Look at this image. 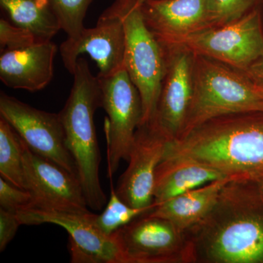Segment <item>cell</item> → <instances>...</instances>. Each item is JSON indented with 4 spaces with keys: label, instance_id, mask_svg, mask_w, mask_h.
<instances>
[{
    "label": "cell",
    "instance_id": "6",
    "mask_svg": "<svg viewBox=\"0 0 263 263\" xmlns=\"http://www.w3.org/2000/svg\"><path fill=\"white\" fill-rule=\"evenodd\" d=\"M98 79L102 108L108 115L105 133L108 176L112 181L121 162L129 160L137 129L141 124L143 105L139 91L126 67L113 76Z\"/></svg>",
    "mask_w": 263,
    "mask_h": 263
},
{
    "label": "cell",
    "instance_id": "12",
    "mask_svg": "<svg viewBox=\"0 0 263 263\" xmlns=\"http://www.w3.org/2000/svg\"><path fill=\"white\" fill-rule=\"evenodd\" d=\"M162 46L165 72L155 119L151 123L173 141L182 135L193 98L195 53L183 44Z\"/></svg>",
    "mask_w": 263,
    "mask_h": 263
},
{
    "label": "cell",
    "instance_id": "14",
    "mask_svg": "<svg viewBox=\"0 0 263 263\" xmlns=\"http://www.w3.org/2000/svg\"><path fill=\"white\" fill-rule=\"evenodd\" d=\"M66 70L73 75L78 59L88 54L97 63L100 79L109 77L125 67V37L122 21L104 10L96 27H85L76 38H67L60 48Z\"/></svg>",
    "mask_w": 263,
    "mask_h": 263
},
{
    "label": "cell",
    "instance_id": "7",
    "mask_svg": "<svg viewBox=\"0 0 263 263\" xmlns=\"http://www.w3.org/2000/svg\"><path fill=\"white\" fill-rule=\"evenodd\" d=\"M122 263H190L184 233L146 212L112 234Z\"/></svg>",
    "mask_w": 263,
    "mask_h": 263
},
{
    "label": "cell",
    "instance_id": "9",
    "mask_svg": "<svg viewBox=\"0 0 263 263\" xmlns=\"http://www.w3.org/2000/svg\"><path fill=\"white\" fill-rule=\"evenodd\" d=\"M0 117L14 128L32 152L79 179L75 161L67 146L60 114L39 110L1 91Z\"/></svg>",
    "mask_w": 263,
    "mask_h": 263
},
{
    "label": "cell",
    "instance_id": "26",
    "mask_svg": "<svg viewBox=\"0 0 263 263\" xmlns=\"http://www.w3.org/2000/svg\"><path fill=\"white\" fill-rule=\"evenodd\" d=\"M21 226L17 212L0 208V252H4Z\"/></svg>",
    "mask_w": 263,
    "mask_h": 263
},
{
    "label": "cell",
    "instance_id": "19",
    "mask_svg": "<svg viewBox=\"0 0 263 263\" xmlns=\"http://www.w3.org/2000/svg\"><path fill=\"white\" fill-rule=\"evenodd\" d=\"M10 22L29 31L37 43L51 41L61 30L50 0H0Z\"/></svg>",
    "mask_w": 263,
    "mask_h": 263
},
{
    "label": "cell",
    "instance_id": "4",
    "mask_svg": "<svg viewBox=\"0 0 263 263\" xmlns=\"http://www.w3.org/2000/svg\"><path fill=\"white\" fill-rule=\"evenodd\" d=\"M249 111H263L257 84L243 71L195 53L193 98L179 138L214 118Z\"/></svg>",
    "mask_w": 263,
    "mask_h": 263
},
{
    "label": "cell",
    "instance_id": "28",
    "mask_svg": "<svg viewBox=\"0 0 263 263\" xmlns=\"http://www.w3.org/2000/svg\"><path fill=\"white\" fill-rule=\"evenodd\" d=\"M256 183H257V190L260 195L261 198L263 200V177L259 179H255Z\"/></svg>",
    "mask_w": 263,
    "mask_h": 263
},
{
    "label": "cell",
    "instance_id": "10",
    "mask_svg": "<svg viewBox=\"0 0 263 263\" xmlns=\"http://www.w3.org/2000/svg\"><path fill=\"white\" fill-rule=\"evenodd\" d=\"M23 149L24 189L32 197L29 208L89 212L82 186L76 176L55 162L34 153L24 141Z\"/></svg>",
    "mask_w": 263,
    "mask_h": 263
},
{
    "label": "cell",
    "instance_id": "23",
    "mask_svg": "<svg viewBox=\"0 0 263 263\" xmlns=\"http://www.w3.org/2000/svg\"><path fill=\"white\" fill-rule=\"evenodd\" d=\"M212 3L215 15L214 27L231 23L263 6V0H212Z\"/></svg>",
    "mask_w": 263,
    "mask_h": 263
},
{
    "label": "cell",
    "instance_id": "13",
    "mask_svg": "<svg viewBox=\"0 0 263 263\" xmlns=\"http://www.w3.org/2000/svg\"><path fill=\"white\" fill-rule=\"evenodd\" d=\"M171 140L155 124H141L137 129L128 160V167L119 178L116 193L137 209H152L156 171Z\"/></svg>",
    "mask_w": 263,
    "mask_h": 263
},
{
    "label": "cell",
    "instance_id": "17",
    "mask_svg": "<svg viewBox=\"0 0 263 263\" xmlns=\"http://www.w3.org/2000/svg\"><path fill=\"white\" fill-rule=\"evenodd\" d=\"M226 177L217 170L190 157H164L156 171L154 203L158 205L189 190Z\"/></svg>",
    "mask_w": 263,
    "mask_h": 263
},
{
    "label": "cell",
    "instance_id": "8",
    "mask_svg": "<svg viewBox=\"0 0 263 263\" xmlns=\"http://www.w3.org/2000/svg\"><path fill=\"white\" fill-rule=\"evenodd\" d=\"M180 44L245 72L263 52V6L231 23L197 32Z\"/></svg>",
    "mask_w": 263,
    "mask_h": 263
},
{
    "label": "cell",
    "instance_id": "22",
    "mask_svg": "<svg viewBox=\"0 0 263 263\" xmlns=\"http://www.w3.org/2000/svg\"><path fill=\"white\" fill-rule=\"evenodd\" d=\"M93 0H50L62 30L76 38L85 29L84 21Z\"/></svg>",
    "mask_w": 263,
    "mask_h": 263
},
{
    "label": "cell",
    "instance_id": "25",
    "mask_svg": "<svg viewBox=\"0 0 263 263\" xmlns=\"http://www.w3.org/2000/svg\"><path fill=\"white\" fill-rule=\"evenodd\" d=\"M32 197L24 189L18 187L3 177H0V208L10 212H18L31 205Z\"/></svg>",
    "mask_w": 263,
    "mask_h": 263
},
{
    "label": "cell",
    "instance_id": "20",
    "mask_svg": "<svg viewBox=\"0 0 263 263\" xmlns=\"http://www.w3.org/2000/svg\"><path fill=\"white\" fill-rule=\"evenodd\" d=\"M23 152V140L9 123L0 117V175L22 189H24Z\"/></svg>",
    "mask_w": 263,
    "mask_h": 263
},
{
    "label": "cell",
    "instance_id": "24",
    "mask_svg": "<svg viewBox=\"0 0 263 263\" xmlns=\"http://www.w3.org/2000/svg\"><path fill=\"white\" fill-rule=\"evenodd\" d=\"M37 41L27 29L15 25L5 18L0 19V48L1 51H14L30 47Z\"/></svg>",
    "mask_w": 263,
    "mask_h": 263
},
{
    "label": "cell",
    "instance_id": "16",
    "mask_svg": "<svg viewBox=\"0 0 263 263\" xmlns=\"http://www.w3.org/2000/svg\"><path fill=\"white\" fill-rule=\"evenodd\" d=\"M57 51L56 44L48 41L22 49L1 51L0 80L13 89L34 92L45 89L53 79Z\"/></svg>",
    "mask_w": 263,
    "mask_h": 263
},
{
    "label": "cell",
    "instance_id": "21",
    "mask_svg": "<svg viewBox=\"0 0 263 263\" xmlns=\"http://www.w3.org/2000/svg\"><path fill=\"white\" fill-rule=\"evenodd\" d=\"M152 209H137L129 206L118 196L111 182V190L108 203L102 214H94L93 221L95 226L102 233L110 236L119 228Z\"/></svg>",
    "mask_w": 263,
    "mask_h": 263
},
{
    "label": "cell",
    "instance_id": "2",
    "mask_svg": "<svg viewBox=\"0 0 263 263\" xmlns=\"http://www.w3.org/2000/svg\"><path fill=\"white\" fill-rule=\"evenodd\" d=\"M200 161L233 179L255 180L263 173V111L211 119L171 141L164 157Z\"/></svg>",
    "mask_w": 263,
    "mask_h": 263
},
{
    "label": "cell",
    "instance_id": "29",
    "mask_svg": "<svg viewBox=\"0 0 263 263\" xmlns=\"http://www.w3.org/2000/svg\"><path fill=\"white\" fill-rule=\"evenodd\" d=\"M257 89H258L259 92L260 93L261 96L263 98V86H259L257 85Z\"/></svg>",
    "mask_w": 263,
    "mask_h": 263
},
{
    "label": "cell",
    "instance_id": "5",
    "mask_svg": "<svg viewBox=\"0 0 263 263\" xmlns=\"http://www.w3.org/2000/svg\"><path fill=\"white\" fill-rule=\"evenodd\" d=\"M143 1L114 0L105 9L122 22L125 37V67L141 95V124H149L155 119L166 66L164 48L143 18Z\"/></svg>",
    "mask_w": 263,
    "mask_h": 263
},
{
    "label": "cell",
    "instance_id": "30",
    "mask_svg": "<svg viewBox=\"0 0 263 263\" xmlns=\"http://www.w3.org/2000/svg\"><path fill=\"white\" fill-rule=\"evenodd\" d=\"M262 177H263V173H262V175H261L260 177H259V178H262ZM259 178H258V179H259Z\"/></svg>",
    "mask_w": 263,
    "mask_h": 263
},
{
    "label": "cell",
    "instance_id": "11",
    "mask_svg": "<svg viewBox=\"0 0 263 263\" xmlns=\"http://www.w3.org/2000/svg\"><path fill=\"white\" fill-rule=\"evenodd\" d=\"M22 226L53 224L68 233L72 263H122L112 235L104 234L95 226L94 214L42 210L27 208L17 212Z\"/></svg>",
    "mask_w": 263,
    "mask_h": 263
},
{
    "label": "cell",
    "instance_id": "1",
    "mask_svg": "<svg viewBox=\"0 0 263 263\" xmlns=\"http://www.w3.org/2000/svg\"><path fill=\"white\" fill-rule=\"evenodd\" d=\"M184 235L190 263H263V200L255 180L227 183Z\"/></svg>",
    "mask_w": 263,
    "mask_h": 263
},
{
    "label": "cell",
    "instance_id": "3",
    "mask_svg": "<svg viewBox=\"0 0 263 263\" xmlns=\"http://www.w3.org/2000/svg\"><path fill=\"white\" fill-rule=\"evenodd\" d=\"M72 76L70 94L59 114L88 206L100 211L106 204L107 197L99 175L101 156L94 116L95 111L102 108L101 87L98 76L93 75L83 57L78 59Z\"/></svg>",
    "mask_w": 263,
    "mask_h": 263
},
{
    "label": "cell",
    "instance_id": "15",
    "mask_svg": "<svg viewBox=\"0 0 263 263\" xmlns=\"http://www.w3.org/2000/svg\"><path fill=\"white\" fill-rule=\"evenodd\" d=\"M143 18L161 45L180 44L214 26L212 0H144Z\"/></svg>",
    "mask_w": 263,
    "mask_h": 263
},
{
    "label": "cell",
    "instance_id": "27",
    "mask_svg": "<svg viewBox=\"0 0 263 263\" xmlns=\"http://www.w3.org/2000/svg\"><path fill=\"white\" fill-rule=\"evenodd\" d=\"M245 72L254 84L263 86V52L249 66Z\"/></svg>",
    "mask_w": 263,
    "mask_h": 263
},
{
    "label": "cell",
    "instance_id": "18",
    "mask_svg": "<svg viewBox=\"0 0 263 263\" xmlns=\"http://www.w3.org/2000/svg\"><path fill=\"white\" fill-rule=\"evenodd\" d=\"M232 179H235L226 177L189 190L156 205L148 213L167 219L184 233L209 214L221 189Z\"/></svg>",
    "mask_w": 263,
    "mask_h": 263
}]
</instances>
